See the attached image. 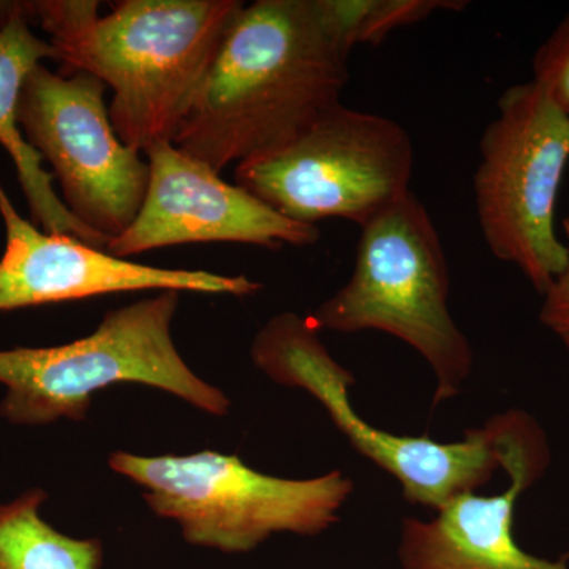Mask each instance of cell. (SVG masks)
I'll return each mask as SVG.
<instances>
[{
  "instance_id": "obj_1",
  "label": "cell",
  "mask_w": 569,
  "mask_h": 569,
  "mask_svg": "<svg viewBox=\"0 0 569 569\" xmlns=\"http://www.w3.org/2000/svg\"><path fill=\"white\" fill-rule=\"evenodd\" d=\"M348 58L318 0L242 6L174 146L217 173L279 151L342 103Z\"/></svg>"
},
{
  "instance_id": "obj_2",
  "label": "cell",
  "mask_w": 569,
  "mask_h": 569,
  "mask_svg": "<svg viewBox=\"0 0 569 569\" xmlns=\"http://www.w3.org/2000/svg\"><path fill=\"white\" fill-rule=\"evenodd\" d=\"M244 2L123 0L99 17L91 0L31 2L63 73L88 71L111 88L119 140L144 152L173 141Z\"/></svg>"
},
{
  "instance_id": "obj_3",
  "label": "cell",
  "mask_w": 569,
  "mask_h": 569,
  "mask_svg": "<svg viewBox=\"0 0 569 569\" xmlns=\"http://www.w3.org/2000/svg\"><path fill=\"white\" fill-rule=\"evenodd\" d=\"M451 277L426 206L407 193L361 227L350 280L309 318L318 331H380L426 359L433 407L459 395L473 370L470 340L449 312Z\"/></svg>"
},
{
  "instance_id": "obj_4",
  "label": "cell",
  "mask_w": 569,
  "mask_h": 569,
  "mask_svg": "<svg viewBox=\"0 0 569 569\" xmlns=\"http://www.w3.org/2000/svg\"><path fill=\"white\" fill-rule=\"evenodd\" d=\"M179 291L110 310L92 335L44 348L0 350V417L13 426L81 421L92 396L119 383L170 392L206 413L224 417L230 400L183 361L171 336Z\"/></svg>"
},
{
  "instance_id": "obj_5",
  "label": "cell",
  "mask_w": 569,
  "mask_h": 569,
  "mask_svg": "<svg viewBox=\"0 0 569 569\" xmlns=\"http://www.w3.org/2000/svg\"><path fill=\"white\" fill-rule=\"evenodd\" d=\"M110 467L141 486L148 507L178 522L189 545L224 553L250 552L276 533H323L355 490L339 470L279 478L216 451L159 458L116 451Z\"/></svg>"
},
{
  "instance_id": "obj_6",
  "label": "cell",
  "mask_w": 569,
  "mask_h": 569,
  "mask_svg": "<svg viewBox=\"0 0 569 569\" xmlns=\"http://www.w3.org/2000/svg\"><path fill=\"white\" fill-rule=\"evenodd\" d=\"M250 356L276 383L305 389L318 400L351 447L400 482L408 503L440 511L456 497L488 485L501 468L503 413L452 443L396 436L367 422L348 396L353 373L332 358L309 317H272L254 336Z\"/></svg>"
},
{
  "instance_id": "obj_7",
  "label": "cell",
  "mask_w": 569,
  "mask_h": 569,
  "mask_svg": "<svg viewBox=\"0 0 569 569\" xmlns=\"http://www.w3.org/2000/svg\"><path fill=\"white\" fill-rule=\"evenodd\" d=\"M569 163V121L537 81L511 86L479 140L475 204L490 253L515 264L538 293L568 263L556 208Z\"/></svg>"
},
{
  "instance_id": "obj_8",
  "label": "cell",
  "mask_w": 569,
  "mask_h": 569,
  "mask_svg": "<svg viewBox=\"0 0 569 569\" xmlns=\"http://www.w3.org/2000/svg\"><path fill=\"white\" fill-rule=\"evenodd\" d=\"M415 152L400 123L339 103L279 151L236 167V183L295 222L359 228L410 193Z\"/></svg>"
},
{
  "instance_id": "obj_9",
  "label": "cell",
  "mask_w": 569,
  "mask_h": 569,
  "mask_svg": "<svg viewBox=\"0 0 569 569\" xmlns=\"http://www.w3.org/2000/svg\"><path fill=\"white\" fill-rule=\"evenodd\" d=\"M104 92L96 74L54 73L39 63L22 88L18 118L26 141L51 164L71 216L111 241L140 212L149 163L119 140Z\"/></svg>"
},
{
  "instance_id": "obj_10",
  "label": "cell",
  "mask_w": 569,
  "mask_h": 569,
  "mask_svg": "<svg viewBox=\"0 0 569 569\" xmlns=\"http://www.w3.org/2000/svg\"><path fill=\"white\" fill-rule=\"evenodd\" d=\"M149 183L133 223L104 247L119 258L197 242H236L279 250L310 247L317 224L295 222L238 183H228L211 164L159 141L144 151Z\"/></svg>"
},
{
  "instance_id": "obj_11",
  "label": "cell",
  "mask_w": 569,
  "mask_h": 569,
  "mask_svg": "<svg viewBox=\"0 0 569 569\" xmlns=\"http://www.w3.org/2000/svg\"><path fill=\"white\" fill-rule=\"evenodd\" d=\"M6 252L0 258V312L130 291H193L244 298L263 290L249 277L164 269L119 258L67 234L41 231L20 216L0 182Z\"/></svg>"
},
{
  "instance_id": "obj_12",
  "label": "cell",
  "mask_w": 569,
  "mask_h": 569,
  "mask_svg": "<svg viewBox=\"0 0 569 569\" xmlns=\"http://www.w3.org/2000/svg\"><path fill=\"white\" fill-rule=\"evenodd\" d=\"M549 447L526 411H505L501 468L509 486L498 496L467 492L430 520L407 518L400 533L402 569H569L526 552L512 533L516 503L545 475Z\"/></svg>"
},
{
  "instance_id": "obj_13",
  "label": "cell",
  "mask_w": 569,
  "mask_h": 569,
  "mask_svg": "<svg viewBox=\"0 0 569 569\" xmlns=\"http://www.w3.org/2000/svg\"><path fill=\"white\" fill-rule=\"evenodd\" d=\"M29 20H32L31 2H24V7L0 32V144L17 167L18 179L37 227L44 233L73 236L86 244L104 249L110 241L71 216L52 187L54 176L44 170L40 153L22 134L18 110L24 82L43 59L56 61L58 58L50 41L39 39L31 31Z\"/></svg>"
},
{
  "instance_id": "obj_14",
  "label": "cell",
  "mask_w": 569,
  "mask_h": 569,
  "mask_svg": "<svg viewBox=\"0 0 569 569\" xmlns=\"http://www.w3.org/2000/svg\"><path fill=\"white\" fill-rule=\"evenodd\" d=\"M47 498L31 489L0 505V569H102L99 539L69 537L41 518Z\"/></svg>"
},
{
  "instance_id": "obj_15",
  "label": "cell",
  "mask_w": 569,
  "mask_h": 569,
  "mask_svg": "<svg viewBox=\"0 0 569 569\" xmlns=\"http://www.w3.org/2000/svg\"><path fill=\"white\" fill-rule=\"evenodd\" d=\"M329 29L351 54L359 44L377 47L389 33L441 10H463L460 0H318Z\"/></svg>"
},
{
  "instance_id": "obj_16",
  "label": "cell",
  "mask_w": 569,
  "mask_h": 569,
  "mask_svg": "<svg viewBox=\"0 0 569 569\" xmlns=\"http://www.w3.org/2000/svg\"><path fill=\"white\" fill-rule=\"evenodd\" d=\"M533 81L569 121V14L535 52Z\"/></svg>"
},
{
  "instance_id": "obj_17",
  "label": "cell",
  "mask_w": 569,
  "mask_h": 569,
  "mask_svg": "<svg viewBox=\"0 0 569 569\" xmlns=\"http://www.w3.org/2000/svg\"><path fill=\"white\" fill-rule=\"evenodd\" d=\"M561 224H563L565 238H567L565 244L568 247V263L542 295L545 302L539 312V320L550 332L559 337L569 355V213Z\"/></svg>"
},
{
  "instance_id": "obj_18",
  "label": "cell",
  "mask_w": 569,
  "mask_h": 569,
  "mask_svg": "<svg viewBox=\"0 0 569 569\" xmlns=\"http://www.w3.org/2000/svg\"><path fill=\"white\" fill-rule=\"evenodd\" d=\"M22 7H24V2H0V32L9 26Z\"/></svg>"
}]
</instances>
